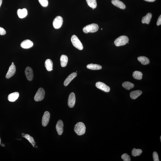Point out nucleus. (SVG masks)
Here are the masks:
<instances>
[{
	"label": "nucleus",
	"instance_id": "7c9ffc66",
	"mask_svg": "<svg viewBox=\"0 0 161 161\" xmlns=\"http://www.w3.org/2000/svg\"><path fill=\"white\" fill-rule=\"evenodd\" d=\"M153 161H159V156L156 152H154L153 154Z\"/></svg>",
	"mask_w": 161,
	"mask_h": 161
},
{
	"label": "nucleus",
	"instance_id": "6ab92c4d",
	"mask_svg": "<svg viewBox=\"0 0 161 161\" xmlns=\"http://www.w3.org/2000/svg\"><path fill=\"white\" fill-rule=\"evenodd\" d=\"M45 66L47 71H50L53 70V63L51 60L48 59L45 61Z\"/></svg>",
	"mask_w": 161,
	"mask_h": 161
},
{
	"label": "nucleus",
	"instance_id": "c756f323",
	"mask_svg": "<svg viewBox=\"0 0 161 161\" xmlns=\"http://www.w3.org/2000/svg\"><path fill=\"white\" fill-rule=\"evenodd\" d=\"M39 2L41 5L43 7H46L48 5V0H39Z\"/></svg>",
	"mask_w": 161,
	"mask_h": 161
},
{
	"label": "nucleus",
	"instance_id": "0eeeda50",
	"mask_svg": "<svg viewBox=\"0 0 161 161\" xmlns=\"http://www.w3.org/2000/svg\"><path fill=\"white\" fill-rule=\"evenodd\" d=\"M96 86L98 88L106 92H109L110 91V87L103 83L101 82H97L96 83Z\"/></svg>",
	"mask_w": 161,
	"mask_h": 161
},
{
	"label": "nucleus",
	"instance_id": "2eb2a0df",
	"mask_svg": "<svg viewBox=\"0 0 161 161\" xmlns=\"http://www.w3.org/2000/svg\"><path fill=\"white\" fill-rule=\"evenodd\" d=\"M112 3L113 5L121 9H125L126 8L125 4L122 1L119 0H112Z\"/></svg>",
	"mask_w": 161,
	"mask_h": 161
},
{
	"label": "nucleus",
	"instance_id": "5701e85b",
	"mask_svg": "<svg viewBox=\"0 0 161 161\" xmlns=\"http://www.w3.org/2000/svg\"><path fill=\"white\" fill-rule=\"evenodd\" d=\"M87 68L92 70H99L102 69V66L97 64H90L87 66Z\"/></svg>",
	"mask_w": 161,
	"mask_h": 161
},
{
	"label": "nucleus",
	"instance_id": "1a4fd4ad",
	"mask_svg": "<svg viewBox=\"0 0 161 161\" xmlns=\"http://www.w3.org/2000/svg\"><path fill=\"white\" fill-rule=\"evenodd\" d=\"M25 73L27 79L29 81H32L33 79V70L31 67H27L25 70Z\"/></svg>",
	"mask_w": 161,
	"mask_h": 161
},
{
	"label": "nucleus",
	"instance_id": "2f4dec72",
	"mask_svg": "<svg viewBox=\"0 0 161 161\" xmlns=\"http://www.w3.org/2000/svg\"><path fill=\"white\" fill-rule=\"evenodd\" d=\"M6 33L5 30L2 27H0V35H5Z\"/></svg>",
	"mask_w": 161,
	"mask_h": 161
},
{
	"label": "nucleus",
	"instance_id": "473e14b6",
	"mask_svg": "<svg viewBox=\"0 0 161 161\" xmlns=\"http://www.w3.org/2000/svg\"><path fill=\"white\" fill-rule=\"evenodd\" d=\"M161 24V15H160V16H159L158 19L157 24L158 26L160 25Z\"/></svg>",
	"mask_w": 161,
	"mask_h": 161
},
{
	"label": "nucleus",
	"instance_id": "e433bc0d",
	"mask_svg": "<svg viewBox=\"0 0 161 161\" xmlns=\"http://www.w3.org/2000/svg\"><path fill=\"white\" fill-rule=\"evenodd\" d=\"M0 145H1V146H2V147H4V145L3 144H1Z\"/></svg>",
	"mask_w": 161,
	"mask_h": 161
},
{
	"label": "nucleus",
	"instance_id": "39448f33",
	"mask_svg": "<svg viewBox=\"0 0 161 161\" xmlns=\"http://www.w3.org/2000/svg\"><path fill=\"white\" fill-rule=\"evenodd\" d=\"M45 92L44 89L40 88L35 94L34 99L36 102H39L43 100L45 96Z\"/></svg>",
	"mask_w": 161,
	"mask_h": 161
},
{
	"label": "nucleus",
	"instance_id": "4468645a",
	"mask_svg": "<svg viewBox=\"0 0 161 161\" xmlns=\"http://www.w3.org/2000/svg\"><path fill=\"white\" fill-rule=\"evenodd\" d=\"M77 75V73H71L68 76L66 79H65L64 82V85L65 86H67L69 85L70 82L76 77Z\"/></svg>",
	"mask_w": 161,
	"mask_h": 161
},
{
	"label": "nucleus",
	"instance_id": "c85d7f7f",
	"mask_svg": "<svg viewBox=\"0 0 161 161\" xmlns=\"http://www.w3.org/2000/svg\"><path fill=\"white\" fill-rule=\"evenodd\" d=\"M121 158L124 161H131V159H130V156L126 153H125V154H123L121 156Z\"/></svg>",
	"mask_w": 161,
	"mask_h": 161
},
{
	"label": "nucleus",
	"instance_id": "aec40b11",
	"mask_svg": "<svg viewBox=\"0 0 161 161\" xmlns=\"http://www.w3.org/2000/svg\"><path fill=\"white\" fill-rule=\"evenodd\" d=\"M17 13L19 18H23L27 16V11L25 8H23L22 9H19L17 10Z\"/></svg>",
	"mask_w": 161,
	"mask_h": 161
},
{
	"label": "nucleus",
	"instance_id": "a211bd4d",
	"mask_svg": "<svg viewBox=\"0 0 161 161\" xmlns=\"http://www.w3.org/2000/svg\"><path fill=\"white\" fill-rule=\"evenodd\" d=\"M152 16V15L151 13H148L145 16L142 18V22L143 23L149 24Z\"/></svg>",
	"mask_w": 161,
	"mask_h": 161
},
{
	"label": "nucleus",
	"instance_id": "f704fd0d",
	"mask_svg": "<svg viewBox=\"0 0 161 161\" xmlns=\"http://www.w3.org/2000/svg\"><path fill=\"white\" fill-rule=\"evenodd\" d=\"M2 2V0H0V7L1 5V3Z\"/></svg>",
	"mask_w": 161,
	"mask_h": 161
},
{
	"label": "nucleus",
	"instance_id": "ea45409f",
	"mask_svg": "<svg viewBox=\"0 0 161 161\" xmlns=\"http://www.w3.org/2000/svg\"><path fill=\"white\" fill-rule=\"evenodd\" d=\"M12 64H14V63L13 62H12Z\"/></svg>",
	"mask_w": 161,
	"mask_h": 161
},
{
	"label": "nucleus",
	"instance_id": "72a5a7b5",
	"mask_svg": "<svg viewBox=\"0 0 161 161\" xmlns=\"http://www.w3.org/2000/svg\"><path fill=\"white\" fill-rule=\"evenodd\" d=\"M144 0L149 1V2H153V1H155L156 0Z\"/></svg>",
	"mask_w": 161,
	"mask_h": 161
},
{
	"label": "nucleus",
	"instance_id": "4c0bfd02",
	"mask_svg": "<svg viewBox=\"0 0 161 161\" xmlns=\"http://www.w3.org/2000/svg\"><path fill=\"white\" fill-rule=\"evenodd\" d=\"M1 144V140L0 138V145Z\"/></svg>",
	"mask_w": 161,
	"mask_h": 161
},
{
	"label": "nucleus",
	"instance_id": "ddd939ff",
	"mask_svg": "<svg viewBox=\"0 0 161 161\" xmlns=\"http://www.w3.org/2000/svg\"><path fill=\"white\" fill-rule=\"evenodd\" d=\"M64 125L63 122L61 120L58 121L56 126V129L58 135H61L63 132Z\"/></svg>",
	"mask_w": 161,
	"mask_h": 161
},
{
	"label": "nucleus",
	"instance_id": "cd10ccee",
	"mask_svg": "<svg viewBox=\"0 0 161 161\" xmlns=\"http://www.w3.org/2000/svg\"><path fill=\"white\" fill-rule=\"evenodd\" d=\"M142 150L141 149L134 148L132 151V154L133 156L136 157V156H140L142 154Z\"/></svg>",
	"mask_w": 161,
	"mask_h": 161
},
{
	"label": "nucleus",
	"instance_id": "6e6552de",
	"mask_svg": "<svg viewBox=\"0 0 161 161\" xmlns=\"http://www.w3.org/2000/svg\"><path fill=\"white\" fill-rule=\"evenodd\" d=\"M50 117V113L48 111H46L44 113L42 120V124L43 126H46L48 125Z\"/></svg>",
	"mask_w": 161,
	"mask_h": 161
},
{
	"label": "nucleus",
	"instance_id": "423d86ee",
	"mask_svg": "<svg viewBox=\"0 0 161 161\" xmlns=\"http://www.w3.org/2000/svg\"><path fill=\"white\" fill-rule=\"evenodd\" d=\"M63 22V19L62 17L60 16H57L53 21V26L55 29L60 28L62 26Z\"/></svg>",
	"mask_w": 161,
	"mask_h": 161
},
{
	"label": "nucleus",
	"instance_id": "412c9836",
	"mask_svg": "<svg viewBox=\"0 0 161 161\" xmlns=\"http://www.w3.org/2000/svg\"><path fill=\"white\" fill-rule=\"evenodd\" d=\"M60 62L61 66L64 67L67 65L68 62V58L66 55H63L60 57Z\"/></svg>",
	"mask_w": 161,
	"mask_h": 161
},
{
	"label": "nucleus",
	"instance_id": "58836bf2",
	"mask_svg": "<svg viewBox=\"0 0 161 161\" xmlns=\"http://www.w3.org/2000/svg\"><path fill=\"white\" fill-rule=\"evenodd\" d=\"M160 140H161V136L160 137Z\"/></svg>",
	"mask_w": 161,
	"mask_h": 161
},
{
	"label": "nucleus",
	"instance_id": "7ed1b4c3",
	"mask_svg": "<svg viewBox=\"0 0 161 161\" xmlns=\"http://www.w3.org/2000/svg\"><path fill=\"white\" fill-rule=\"evenodd\" d=\"M129 41V39L128 36H122L116 39L114 43L115 45L116 46L119 47L125 45Z\"/></svg>",
	"mask_w": 161,
	"mask_h": 161
},
{
	"label": "nucleus",
	"instance_id": "393cba45",
	"mask_svg": "<svg viewBox=\"0 0 161 161\" xmlns=\"http://www.w3.org/2000/svg\"><path fill=\"white\" fill-rule=\"evenodd\" d=\"M133 77L135 79L139 80L142 79V78L143 74L141 72L136 71L133 73Z\"/></svg>",
	"mask_w": 161,
	"mask_h": 161
},
{
	"label": "nucleus",
	"instance_id": "f3484780",
	"mask_svg": "<svg viewBox=\"0 0 161 161\" xmlns=\"http://www.w3.org/2000/svg\"><path fill=\"white\" fill-rule=\"evenodd\" d=\"M142 93V91L140 90L133 91L130 93V97L132 99H135L140 96Z\"/></svg>",
	"mask_w": 161,
	"mask_h": 161
},
{
	"label": "nucleus",
	"instance_id": "f8f14e48",
	"mask_svg": "<svg viewBox=\"0 0 161 161\" xmlns=\"http://www.w3.org/2000/svg\"><path fill=\"white\" fill-rule=\"evenodd\" d=\"M33 43L29 39H26L23 41L21 43V46L24 49H29L33 46Z\"/></svg>",
	"mask_w": 161,
	"mask_h": 161
},
{
	"label": "nucleus",
	"instance_id": "b1692460",
	"mask_svg": "<svg viewBox=\"0 0 161 161\" xmlns=\"http://www.w3.org/2000/svg\"><path fill=\"white\" fill-rule=\"evenodd\" d=\"M25 138L28 140L31 145L33 146V147H35V148H37V146L36 145V142H34V139L33 138L30 136L28 134H26L23 137Z\"/></svg>",
	"mask_w": 161,
	"mask_h": 161
},
{
	"label": "nucleus",
	"instance_id": "c9c22d12",
	"mask_svg": "<svg viewBox=\"0 0 161 161\" xmlns=\"http://www.w3.org/2000/svg\"><path fill=\"white\" fill-rule=\"evenodd\" d=\"M26 134H24V133H22V134H21V135H22V137H23Z\"/></svg>",
	"mask_w": 161,
	"mask_h": 161
},
{
	"label": "nucleus",
	"instance_id": "f03ea898",
	"mask_svg": "<svg viewBox=\"0 0 161 161\" xmlns=\"http://www.w3.org/2000/svg\"><path fill=\"white\" fill-rule=\"evenodd\" d=\"M99 28V26L97 24L93 23L85 26L83 29V30L84 33H94L97 31Z\"/></svg>",
	"mask_w": 161,
	"mask_h": 161
},
{
	"label": "nucleus",
	"instance_id": "20e7f679",
	"mask_svg": "<svg viewBox=\"0 0 161 161\" xmlns=\"http://www.w3.org/2000/svg\"><path fill=\"white\" fill-rule=\"evenodd\" d=\"M71 41L73 45L76 48L80 50L83 49V47L82 43L76 35H73L72 36Z\"/></svg>",
	"mask_w": 161,
	"mask_h": 161
},
{
	"label": "nucleus",
	"instance_id": "bb28decb",
	"mask_svg": "<svg viewBox=\"0 0 161 161\" xmlns=\"http://www.w3.org/2000/svg\"><path fill=\"white\" fill-rule=\"evenodd\" d=\"M87 4L90 7L92 8H96L97 4L96 0H86Z\"/></svg>",
	"mask_w": 161,
	"mask_h": 161
},
{
	"label": "nucleus",
	"instance_id": "f257e3e1",
	"mask_svg": "<svg viewBox=\"0 0 161 161\" xmlns=\"http://www.w3.org/2000/svg\"><path fill=\"white\" fill-rule=\"evenodd\" d=\"M74 130L75 133L78 136H82L85 134L86 132V127L83 123H78L75 125Z\"/></svg>",
	"mask_w": 161,
	"mask_h": 161
},
{
	"label": "nucleus",
	"instance_id": "4be33fe9",
	"mask_svg": "<svg viewBox=\"0 0 161 161\" xmlns=\"http://www.w3.org/2000/svg\"><path fill=\"white\" fill-rule=\"evenodd\" d=\"M138 60L139 62H141L143 65H147L150 63L149 59L146 57L144 56H140L138 58Z\"/></svg>",
	"mask_w": 161,
	"mask_h": 161
},
{
	"label": "nucleus",
	"instance_id": "dca6fc26",
	"mask_svg": "<svg viewBox=\"0 0 161 161\" xmlns=\"http://www.w3.org/2000/svg\"><path fill=\"white\" fill-rule=\"evenodd\" d=\"M19 96V93L17 92L10 93L8 96V100L10 102H14L18 99Z\"/></svg>",
	"mask_w": 161,
	"mask_h": 161
},
{
	"label": "nucleus",
	"instance_id": "9d476101",
	"mask_svg": "<svg viewBox=\"0 0 161 161\" xmlns=\"http://www.w3.org/2000/svg\"><path fill=\"white\" fill-rule=\"evenodd\" d=\"M16 67L14 64H12L10 66L9 68L6 75V78L7 79H9L11 77L13 76L16 73Z\"/></svg>",
	"mask_w": 161,
	"mask_h": 161
},
{
	"label": "nucleus",
	"instance_id": "9b49d317",
	"mask_svg": "<svg viewBox=\"0 0 161 161\" xmlns=\"http://www.w3.org/2000/svg\"><path fill=\"white\" fill-rule=\"evenodd\" d=\"M76 102V97L74 93H72L69 96L68 105L70 108H73Z\"/></svg>",
	"mask_w": 161,
	"mask_h": 161
},
{
	"label": "nucleus",
	"instance_id": "a878e982",
	"mask_svg": "<svg viewBox=\"0 0 161 161\" xmlns=\"http://www.w3.org/2000/svg\"><path fill=\"white\" fill-rule=\"evenodd\" d=\"M122 86L127 90H129L130 89L133 88L134 87V84L129 82H126L123 83L122 84Z\"/></svg>",
	"mask_w": 161,
	"mask_h": 161
}]
</instances>
